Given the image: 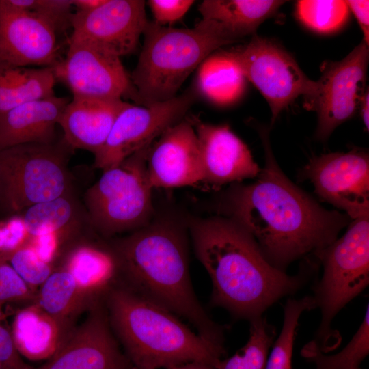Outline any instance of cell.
I'll return each mask as SVG.
<instances>
[{
	"mask_svg": "<svg viewBox=\"0 0 369 369\" xmlns=\"http://www.w3.org/2000/svg\"><path fill=\"white\" fill-rule=\"evenodd\" d=\"M136 66L130 75L135 104L149 105L176 96L191 73L221 46L243 38L223 25L202 19L190 29L148 21Z\"/></svg>",
	"mask_w": 369,
	"mask_h": 369,
	"instance_id": "5",
	"label": "cell"
},
{
	"mask_svg": "<svg viewBox=\"0 0 369 369\" xmlns=\"http://www.w3.org/2000/svg\"><path fill=\"white\" fill-rule=\"evenodd\" d=\"M279 0H204L198 7L202 19L219 23L242 38L273 16L285 3Z\"/></svg>",
	"mask_w": 369,
	"mask_h": 369,
	"instance_id": "24",
	"label": "cell"
},
{
	"mask_svg": "<svg viewBox=\"0 0 369 369\" xmlns=\"http://www.w3.org/2000/svg\"><path fill=\"white\" fill-rule=\"evenodd\" d=\"M3 246V232L2 227L0 226V253L1 252Z\"/></svg>",
	"mask_w": 369,
	"mask_h": 369,
	"instance_id": "42",
	"label": "cell"
},
{
	"mask_svg": "<svg viewBox=\"0 0 369 369\" xmlns=\"http://www.w3.org/2000/svg\"><path fill=\"white\" fill-rule=\"evenodd\" d=\"M129 103L121 98L73 96L59 120L63 139L73 150L96 153L104 145L120 113Z\"/></svg>",
	"mask_w": 369,
	"mask_h": 369,
	"instance_id": "19",
	"label": "cell"
},
{
	"mask_svg": "<svg viewBox=\"0 0 369 369\" xmlns=\"http://www.w3.org/2000/svg\"><path fill=\"white\" fill-rule=\"evenodd\" d=\"M349 11L355 15L362 31L363 41L369 45V1H346Z\"/></svg>",
	"mask_w": 369,
	"mask_h": 369,
	"instance_id": "38",
	"label": "cell"
},
{
	"mask_svg": "<svg viewBox=\"0 0 369 369\" xmlns=\"http://www.w3.org/2000/svg\"><path fill=\"white\" fill-rule=\"evenodd\" d=\"M312 255L323 265L312 296L321 313L314 340L327 353L340 340L331 329L333 318L369 284V215L353 219L344 235Z\"/></svg>",
	"mask_w": 369,
	"mask_h": 369,
	"instance_id": "6",
	"label": "cell"
},
{
	"mask_svg": "<svg viewBox=\"0 0 369 369\" xmlns=\"http://www.w3.org/2000/svg\"><path fill=\"white\" fill-rule=\"evenodd\" d=\"M31 369H133L109 323L104 304L90 310L43 365Z\"/></svg>",
	"mask_w": 369,
	"mask_h": 369,
	"instance_id": "14",
	"label": "cell"
},
{
	"mask_svg": "<svg viewBox=\"0 0 369 369\" xmlns=\"http://www.w3.org/2000/svg\"><path fill=\"white\" fill-rule=\"evenodd\" d=\"M195 254L212 284L210 303L249 321L282 297L300 289L313 271L311 263L296 275L273 266L253 237L222 215L187 219Z\"/></svg>",
	"mask_w": 369,
	"mask_h": 369,
	"instance_id": "2",
	"label": "cell"
},
{
	"mask_svg": "<svg viewBox=\"0 0 369 369\" xmlns=\"http://www.w3.org/2000/svg\"><path fill=\"white\" fill-rule=\"evenodd\" d=\"M51 68L56 81L73 96L135 101V90L120 57L87 41L70 36L66 56Z\"/></svg>",
	"mask_w": 369,
	"mask_h": 369,
	"instance_id": "12",
	"label": "cell"
},
{
	"mask_svg": "<svg viewBox=\"0 0 369 369\" xmlns=\"http://www.w3.org/2000/svg\"><path fill=\"white\" fill-rule=\"evenodd\" d=\"M360 115L367 131L369 128V92L367 88L360 102L359 107Z\"/></svg>",
	"mask_w": 369,
	"mask_h": 369,
	"instance_id": "40",
	"label": "cell"
},
{
	"mask_svg": "<svg viewBox=\"0 0 369 369\" xmlns=\"http://www.w3.org/2000/svg\"><path fill=\"white\" fill-rule=\"evenodd\" d=\"M256 128L264 150V166L253 182L232 184L222 193L218 210L253 237L273 266L285 271L295 260L333 242L352 219L323 208L294 184L273 155L269 128Z\"/></svg>",
	"mask_w": 369,
	"mask_h": 369,
	"instance_id": "1",
	"label": "cell"
},
{
	"mask_svg": "<svg viewBox=\"0 0 369 369\" xmlns=\"http://www.w3.org/2000/svg\"><path fill=\"white\" fill-rule=\"evenodd\" d=\"M104 305L133 369H167L194 361L215 368L226 355V349L203 339L178 316L122 284L110 290Z\"/></svg>",
	"mask_w": 369,
	"mask_h": 369,
	"instance_id": "4",
	"label": "cell"
},
{
	"mask_svg": "<svg viewBox=\"0 0 369 369\" xmlns=\"http://www.w3.org/2000/svg\"><path fill=\"white\" fill-rule=\"evenodd\" d=\"M198 68L195 89L207 100L226 105L243 95L247 79L230 51L211 53Z\"/></svg>",
	"mask_w": 369,
	"mask_h": 369,
	"instance_id": "25",
	"label": "cell"
},
{
	"mask_svg": "<svg viewBox=\"0 0 369 369\" xmlns=\"http://www.w3.org/2000/svg\"><path fill=\"white\" fill-rule=\"evenodd\" d=\"M301 177L309 180L318 197L352 220L369 215V156L362 149L313 156Z\"/></svg>",
	"mask_w": 369,
	"mask_h": 369,
	"instance_id": "13",
	"label": "cell"
},
{
	"mask_svg": "<svg viewBox=\"0 0 369 369\" xmlns=\"http://www.w3.org/2000/svg\"><path fill=\"white\" fill-rule=\"evenodd\" d=\"M316 308L312 296L288 299L284 307L283 325L278 338L274 340L265 369H291L296 330L301 314Z\"/></svg>",
	"mask_w": 369,
	"mask_h": 369,
	"instance_id": "30",
	"label": "cell"
},
{
	"mask_svg": "<svg viewBox=\"0 0 369 369\" xmlns=\"http://www.w3.org/2000/svg\"><path fill=\"white\" fill-rule=\"evenodd\" d=\"M155 23L165 26L180 19L194 3L192 0H149Z\"/></svg>",
	"mask_w": 369,
	"mask_h": 369,
	"instance_id": "35",
	"label": "cell"
},
{
	"mask_svg": "<svg viewBox=\"0 0 369 369\" xmlns=\"http://www.w3.org/2000/svg\"><path fill=\"white\" fill-rule=\"evenodd\" d=\"M16 10L32 12L44 20L56 33L72 27V0H12Z\"/></svg>",
	"mask_w": 369,
	"mask_h": 369,
	"instance_id": "32",
	"label": "cell"
},
{
	"mask_svg": "<svg viewBox=\"0 0 369 369\" xmlns=\"http://www.w3.org/2000/svg\"><path fill=\"white\" fill-rule=\"evenodd\" d=\"M146 169L153 189L192 186L203 181L197 138L188 118L167 128L152 142Z\"/></svg>",
	"mask_w": 369,
	"mask_h": 369,
	"instance_id": "17",
	"label": "cell"
},
{
	"mask_svg": "<svg viewBox=\"0 0 369 369\" xmlns=\"http://www.w3.org/2000/svg\"><path fill=\"white\" fill-rule=\"evenodd\" d=\"M57 33L42 18L0 0V61L14 66L51 67L59 60Z\"/></svg>",
	"mask_w": 369,
	"mask_h": 369,
	"instance_id": "18",
	"label": "cell"
},
{
	"mask_svg": "<svg viewBox=\"0 0 369 369\" xmlns=\"http://www.w3.org/2000/svg\"><path fill=\"white\" fill-rule=\"evenodd\" d=\"M346 1L301 0L296 3L298 18L319 33H331L341 28L349 16Z\"/></svg>",
	"mask_w": 369,
	"mask_h": 369,
	"instance_id": "31",
	"label": "cell"
},
{
	"mask_svg": "<svg viewBox=\"0 0 369 369\" xmlns=\"http://www.w3.org/2000/svg\"><path fill=\"white\" fill-rule=\"evenodd\" d=\"M35 303L69 329L82 311L98 305L88 299L73 276L62 268L54 270L40 286Z\"/></svg>",
	"mask_w": 369,
	"mask_h": 369,
	"instance_id": "27",
	"label": "cell"
},
{
	"mask_svg": "<svg viewBox=\"0 0 369 369\" xmlns=\"http://www.w3.org/2000/svg\"><path fill=\"white\" fill-rule=\"evenodd\" d=\"M152 144L119 165L102 171L98 180L87 190L85 204L90 226L103 238L139 230L154 217V189L146 169Z\"/></svg>",
	"mask_w": 369,
	"mask_h": 369,
	"instance_id": "7",
	"label": "cell"
},
{
	"mask_svg": "<svg viewBox=\"0 0 369 369\" xmlns=\"http://www.w3.org/2000/svg\"><path fill=\"white\" fill-rule=\"evenodd\" d=\"M28 243L42 260L51 264L57 257L59 247L62 244L59 237L53 233L29 237Z\"/></svg>",
	"mask_w": 369,
	"mask_h": 369,
	"instance_id": "37",
	"label": "cell"
},
{
	"mask_svg": "<svg viewBox=\"0 0 369 369\" xmlns=\"http://www.w3.org/2000/svg\"><path fill=\"white\" fill-rule=\"evenodd\" d=\"M230 52L245 79L267 101L271 125L295 99L315 90L316 81L305 74L286 51L266 38L254 34L248 43Z\"/></svg>",
	"mask_w": 369,
	"mask_h": 369,
	"instance_id": "9",
	"label": "cell"
},
{
	"mask_svg": "<svg viewBox=\"0 0 369 369\" xmlns=\"http://www.w3.org/2000/svg\"><path fill=\"white\" fill-rule=\"evenodd\" d=\"M72 150L64 139L0 150V195L5 206L20 212L71 193L67 164Z\"/></svg>",
	"mask_w": 369,
	"mask_h": 369,
	"instance_id": "8",
	"label": "cell"
},
{
	"mask_svg": "<svg viewBox=\"0 0 369 369\" xmlns=\"http://www.w3.org/2000/svg\"><path fill=\"white\" fill-rule=\"evenodd\" d=\"M22 219L29 237L53 233L62 243L72 238L83 222L90 223L87 213L71 193L29 206Z\"/></svg>",
	"mask_w": 369,
	"mask_h": 369,
	"instance_id": "23",
	"label": "cell"
},
{
	"mask_svg": "<svg viewBox=\"0 0 369 369\" xmlns=\"http://www.w3.org/2000/svg\"><path fill=\"white\" fill-rule=\"evenodd\" d=\"M197 138L202 182L213 189L256 178L260 168L247 145L228 124L214 125L188 118Z\"/></svg>",
	"mask_w": 369,
	"mask_h": 369,
	"instance_id": "16",
	"label": "cell"
},
{
	"mask_svg": "<svg viewBox=\"0 0 369 369\" xmlns=\"http://www.w3.org/2000/svg\"><path fill=\"white\" fill-rule=\"evenodd\" d=\"M72 329L64 327L34 303L16 313L11 333L20 355L41 360L49 359Z\"/></svg>",
	"mask_w": 369,
	"mask_h": 369,
	"instance_id": "22",
	"label": "cell"
},
{
	"mask_svg": "<svg viewBox=\"0 0 369 369\" xmlns=\"http://www.w3.org/2000/svg\"><path fill=\"white\" fill-rule=\"evenodd\" d=\"M167 369H215V368L208 364L194 361L177 365Z\"/></svg>",
	"mask_w": 369,
	"mask_h": 369,
	"instance_id": "41",
	"label": "cell"
},
{
	"mask_svg": "<svg viewBox=\"0 0 369 369\" xmlns=\"http://www.w3.org/2000/svg\"><path fill=\"white\" fill-rule=\"evenodd\" d=\"M107 0H72L75 12H87L101 6Z\"/></svg>",
	"mask_w": 369,
	"mask_h": 369,
	"instance_id": "39",
	"label": "cell"
},
{
	"mask_svg": "<svg viewBox=\"0 0 369 369\" xmlns=\"http://www.w3.org/2000/svg\"><path fill=\"white\" fill-rule=\"evenodd\" d=\"M1 256L32 290L41 286L54 271L53 264L42 260L28 241L9 254Z\"/></svg>",
	"mask_w": 369,
	"mask_h": 369,
	"instance_id": "33",
	"label": "cell"
},
{
	"mask_svg": "<svg viewBox=\"0 0 369 369\" xmlns=\"http://www.w3.org/2000/svg\"><path fill=\"white\" fill-rule=\"evenodd\" d=\"M55 82L51 67L28 68L0 62V113L55 96Z\"/></svg>",
	"mask_w": 369,
	"mask_h": 369,
	"instance_id": "26",
	"label": "cell"
},
{
	"mask_svg": "<svg viewBox=\"0 0 369 369\" xmlns=\"http://www.w3.org/2000/svg\"><path fill=\"white\" fill-rule=\"evenodd\" d=\"M197 95L195 89L189 88L164 102L149 105L129 103L117 117L104 145L94 154L93 167L104 171L116 167L152 144L167 128L184 119Z\"/></svg>",
	"mask_w": 369,
	"mask_h": 369,
	"instance_id": "11",
	"label": "cell"
},
{
	"mask_svg": "<svg viewBox=\"0 0 369 369\" xmlns=\"http://www.w3.org/2000/svg\"><path fill=\"white\" fill-rule=\"evenodd\" d=\"M69 102L67 97L53 96L0 113V150L25 144L55 142V125Z\"/></svg>",
	"mask_w": 369,
	"mask_h": 369,
	"instance_id": "21",
	"label": "cell"
},
{
	"mask_svg": "<svg viewBox=\"0 0 369 369\" xmlns=\"http://www.w3.org/2000/svg\"><path fill=\"white\" fill-rule=\"evenodd\" d=\"M144 0H107L87 12H74L71 37L120 57L137 48L148 22Z\"/></svg>",
	"mask_w": 369,
	"mask_h": 369,
	"instance_id": "15",
	"label": "cell"
},
{
	"mask_svg": "<svg viewBox=\"0 0 369 369\" xmlns=\"http://www.w3.org/2000/svg\"><path fill=\"white\" fill-rule=\"evenodd\" d=\"M0 369H8V368L0 361Z\"/></svg>",
	"mask_w": 369,
	"mask_h": 369,
	"instance_id": "43",
	"label": "cell"
},
{
	"mask_svg": "<svg viewBox=\"0 0 369 369\" xmlns=\"http://www.w3.org/2000/svg\"><path fill=\"white\" fill-rule=\"evenodd\" d=\"M36 294L10 264L0 256V305L10 302L36 301Z\"/></svg>",
	"mask_w": 369,
	"mask_h": 369,
	"instance_id": "34",
	"label": "cell"
},
{
	"mask_svg": "<svg viewBox=\"0 0 369 369\" xmlns=\"http://www.w3.org/2000/svg\"><path fill=\"white\" fill-rule=\"evenodd\" d=\"M0 361L8 369H31L18 352L12 336L7 329L0 324Z\"/></svg>",
	"mask_w": 369,
	"mask_h": 369,
	"instance_id": "36",
	"label": "cell"
},
{
	"mask_svg": "<svg viewBox=\"0 0 369 369\" xmlns=\"http://www.w3.org/2000/svg\"><path fill=\"white\" fill-rule=\"evenodd\" d=\"M60 268L73 276L94 305L103 304L110 290L121 284L119 262L109 238L74 245L67 251Z\"/></svg>",
	"mask_w": 369,
	"mask_h": 369,
	"instance_id": "20",
	"label": "cell"
},
{
	"mask_svg": "<svg viewBox=\"0 0 369 369\" xmlns=\"http://www.w3.org/2000/svg\"><path fill=\"white\" fill-rule=\"evenodd\" d=\"M369 353V306L364 318L348 344L333 355L323 353L313 340L301 349V355L312 362L315 369H361L360 365Z\"/></svg>",
	"mask_w": 369,
	"mask_h": 369,
	"instance_id": "28",
	"label": "cell"
},
{
	"mask_svg": "<svg viewBox=\"0 0 369 369\" xmlns=\"http://www.w3.org/2000/svg\"><path fill=\"white\" fill-rule=\"evenodd\" d=\"M368 46L362 41L344 59L323 64L314 92L303 98V107L317 114V140L326 141L359 109L366 90Z\"/></svg>",
	"mask_w": 369,
	"mask_h": 369,
	"instance_id": "10",
	"label": "cell"
},
{
	"mask_svg": "<svg viewBox=\"0 0 369 369\" xmlns=\"http://www.w3.org/2000/svg\"><path fill=\"white\" fill-rule=\"evenodd\" d=\"M249 336L246 344L232 356L221 359L215 369H265L275 328L263 316L249 321Z\"/></svg>",
	"mask_w": 369,
	"mask_h": 369,
	"instance_id": "29",
	"label": "cell"
},
{
	"mask_svg": "<svg viewBox=\"0 0 369 369\" xmlns=\"http://www.w3.org/2000/svg\"><path fill=\"white\" fill-rule=\"evenodd\" d=\"M187 220L157 216L145 226L109 238L119 262L121 284L189 322L211 344L224 349V330L200 303L189 272Z\"/></svg>",
	"mask_w": 369,
	"mask_h": 369,
	"instance_id": "3",
	"label": "cell"
}]
</instances>
